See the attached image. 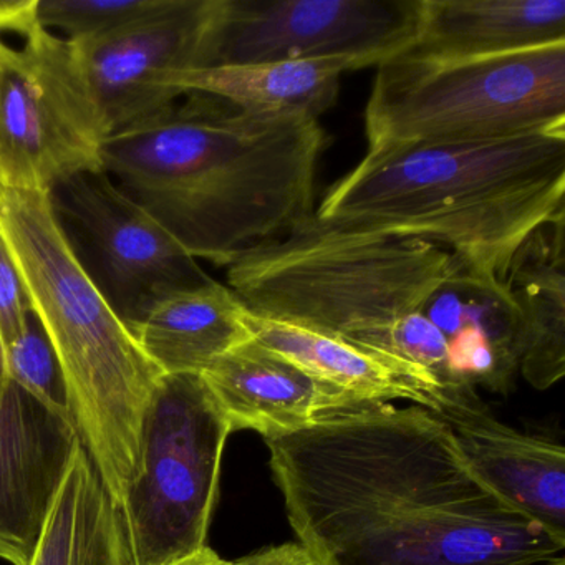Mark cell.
<instances>
[{"label":"cell","mask_w":565,"mask_h":565,"mask_svg":"<svg viewBox=\"0 0 565 565\" xmlns=\"http://www.w3.org/2000/svg\"><path fill=\"white\" fill-rule=\"evenodd\" d=\"M436 416L472 475L505 504L565 545V449L499 422L475 386L443 388Z\"/></svg>","instance_id":"7c38bea8"},{"label":"cell","mask_w":565,"mask_h":565,"mask_svg":"<svg viewBox=\"0 0 565 565\" xmlns=\"http://www.w3.org/2000/svg\"><path fill=\"white\" fill-rule=\"evenodd\" d=\"M0 35V184L45 191L102 170L107 131L67 39L35 25Z\"/></svg>","instance_id":"ba28073f"},{"label":"cell","mask_w":565,"mask_h":565,"mask_svg":"<svg viewBox=\"0 0 565 565\" xmlns=\"http://www.w3.org/2000/svg\"><path fill=\"white\" fill-rule=\"evenodd\" d=\"M4 365L9 380L38 396L52 412L75 423L61 362L34 312L29 313L24 332L4 347Z\"/></svg>","instance_id":"7402d4cb"},{"label":"cell","mask_w":565,"mask_h":565,"mask_svg":"<svg viewBox=\"0 0 565 565\" xmlns=\"http://www.w3.org/2000/svg\"><path fill=\"white\" fill-rule=\"evenodd\" d=\"M29 565H134L120 509L82 441Z\"/></svg>","instance_id":"44dd1931"},{"label":"cell","mask_w":565,"mask_h":565,"mask_svg":"<svg viewBox=\"0 0 565 565\" xmlns=\"http://www.w3.org/2000/svg\"><path fill=\"white\" fill-rule=\"evenodd\" d=\"M565 128L469 143L369 150L320 201L317 220L418 237L505 282L519 247L564 213Z\"/></svg>","instance_id":"3957f363"},{"label":"cell","mask_w":565,"mask_h":565,"mask_svg":"<svg viewBox=\"0 0 565 565\" xmlns=\"http://www.w3.org/2000/svg\"><path fill=\"white\" fill-rule=\"evenodd\" d=\"M246 316L233 290L213 280L161 300L131 333L163 375H201L214 360L253 339Z\"/></svg>","instance_id":"d6986e66"},{"label":"cell","mask_w":565,"mask_h":565,"mask_svg":"<svg viewBox=\"0 0 565 565\" xmlns=\"http://www.w3.org/2000/svg\"><path fill=\"white\" fill-rule=\"evenodd\" d=\"M422 312L448 342L452 386L511 392L521 360L522 319L508 284L478 276L456 260Z\"/></svg>","instance_id":"9a60e30c"},{"label":"cell","mask_w":565,"mask_h":565,"mask_svg":"<svg viewBox=\"0 0 565 565\" xmlns=\"http://www.w3.org/2000/svg\"><path fill=\"white\" fill-rule=\"evenodd\" d=\"M201 376L226 415L231 431L254 429L264 438L366 405L254 339L214 360Z\"/></svg>","instance_id":"5bb4252c"},{"label":"cell","mask_w":565,"mask_h":565,"mask_svg":"<svg viewBox=\"0 0 565 565\" xmlns=\"http://www.w3.org/2000/svg\"><path fill=\"white\" fill-rule=\"evenodd\" d=\"M565 211L519 247L508 284L522 319L519 372L535 390L565 375Z\"/></svg>","instance_id":"ac0fdd59"},{"label":"cell","mask_w":565,"mask_h":565,"mask_svg":"<svg viewBox=\"0 0 565 565\" xmlns=\"http://www.w3.org/2000/svg\"><path fill=\"white\" fill-rule=\"evenodd\" d=\"M326 143L317 118L186 94L110 135L102 170L190 256L226 267L313 213Z\"/></svg>","instance_id":"7a4b0ae2"},{"label":"cell","mask_w":565,"mask_h":565,"mask_svg":"<svg viewBox=\"0 0 565 565\" xmlns=\"http://www.w3.org/2000/svg\"><path fill=\"white\" fill-rule=\"evenodd\" d=\"M0 233L57 353L82 445L121 509L140 476L141 425L163 373L78 263L49 193L0 184Z\"/></svg>","instance_id":"277c9868"},{"label":"cell","mask_w":565,"mask_h":565,"mask_svg":"<svg viewBox=\"0 0 565 565\" xmlns=\"http://www.w3.org/2000/svg\"><path fill=\"white\" fill-rule=\"evenodd\" d=\"M49 198L78 263L130 332L161 300L213 282L104 170L65 178Z\"/></svg>","instance_id":"9c48e42d"},{"label":"cell","mask_w":565,"mask_h":565,"mask_svg":"<svg viewBox=\"0 0 565 565\" xmlns=\"http://www.w3.org/2000/svg\"><path fill=\"white\" fill-rule=\"evenodd\" d=\"M455 266L439 244L347 230L312 213L237 256L226 279L254 316L380 350L388 330L422 312Z\"/></svg>","instance_id":"5b68a950"},{"label":"cell","mask_w":565,"mask_h":565,"mask_svg":"<svg viewBox=\"0 0 565 565\" xmlns=\"http://www.w3.org/2000/svg\"><path fill=\"white\" fill-rule=\"evenodd\" d=\"M230 422L200 373L163 375L141 425V469L120 514L134 565L207 547Z\"/></svg>","instance_id":"52a82bcc"},{"label":"cell","mask_w":565,"mask_h":565,"mask_svg":"<svg viewBox=\"0 0 565 565\" xmlns=\"http://www.w3.org/2000/svg\"><path fill=\"white\" fill-rule=\"evenodd\" d=\"M370 67L353 57L276 64L230 65L181 72L168 82L186 94H204L254 115H307L319 120L339 97L347 72Z\"/></svg>","instance_id":"ffe728a7"},{"label":"cell","mask_w":565,"mask_h":565,"mask_svg":"<svg viewBox=\"0 0 565 565\" xmlns=\"http://www.w3.org/2000/svg\"><path fill=\"white\" fill-rule=\"evenodd\" d=\"M224 558H221L213 548L204 547L203 551L190 555V557L181 558V561L170 562L164 565H227Z\"/></svg>","instance_id":"484cf974"},{"label":"cell","mask_w":565,"mask_h":565,"mask_svg":"<svg viewBox=\"0 0 565 565\" xmlns=\"http://www.w3.org/2000/svg\"><path fill=\"white\" fill-rule=\"evenodd\" d=\"M230 565H316L297 542L260 548L246 557L230 561Z\"/></svg>","instance_id":"d4e9b609"},{"label":"cell","mask_w":565,"mask_h":565,"mask_svg":"<svg viewBox=\"0 0 565 565\" xmlns=\"http://www.w3.org/2000/svg\"><path fill=\"white\" fill-rule=\"evenodd\" d=\"M297 544L316 565H548L537 522L466 465L423 406L366 403L264 438Z\"/></svg>","instance_id":"6da1fadb"},{"label":"cell","mask_w":565,"mask_h":565,"mask_svg":"<svg viewBox=\"0 0 565 565\" xmlns=\"http://www.w3.org/2000/svg\"><path fill=\"white\" fill-rule=\"evenodd\" d=\"M246 323L254 340L360 402L406 399L429 412H435L441 402L443 386L438 380L408 360L290 323L264 319L249 310Z\"/></svg>","instance_id":"e0dca14e"},{"label":"cell","mask_w":565,"mask_h":565,"mask_svg":"<svg viewBox=\"0 0 565 565\" xmlns=\"http://www.w3.org/2000/svg\"><path fill=\"white\" fill-rule=\"evenodd\" d=\"M422 0H217L203 67L353 57L379 67L418 31Z\"/></svg>","instance_id":"30bf717a"},{"label":"cell","mask_w":565,"mask_h":565,"mask_svg":"<svg viewBox=\"0 0 565 565\" xmlns=\"http://www.w3.org/2000/svg\"><path fill=\"white\" fill-rule=\"evenodd\" d=\"M31 299L14 256L0 233V340L2 349L24 332Z\"/></svg>","instance_id":"cb8c5ba5"},{"label":"cell","mask_w":565,"mask_h":565,"mask_svg":"<svg viewBox=\"0 0 565 565\" xmlns=\"http://www.w3.org/2000/svg\"><path fill=\"white\" fill-rule=\"evenodd\" d=\"M163 0H38L41 28L82 41L114 31L160 8Z\"/></svg>","instance_id":"603a6c76"},{"label":"cell","mask_w":565,"mask_h":565,"mask_svg":"<svg viewBox=\"0 0 565 565\" xmlns=\"http://www.w3.org/2000/svg\"><path fill=\"white\" fill-rule=\"evenodd\" d=\"M227 565H230V562H227Z\"/></svg>","instance_id":"83f0119b"},{"label":"cell","mask_w":565,"mask_h":565,"mask_svg":"<svg viewBox=\"0 0 565 565\" xmlns=\"http://www.w3.org/2000/svg\"><path fill=\"white\" fill-rule=\"evenodd\" d=\"M565 128V42L472 61L396 57L376 67L369 150L469 143Z\"/></svg>","instance_id":"8992f818"},{"label":"cell","mask_w":565,"mask_h":565,"mask_svg":"<svg viewBox=\"0 0 565 565\" xmlns=\"http://www.w3.org/2000/svg\"><path fill=\"white\" fill-rule=\"evenodd\" d=\"M217 0H163L114 31L68 41L107 138L173 107V75L203 67Z\"/></svg>","instance_id":"8fae6325"},{"label":"cell","mask_w":565,"mask_h":565,"mask_svg":"<svg viewBox=\"0 0 565 565\" xmlns=\"http://www.w3.org/2000/svg\"><path fill=\"white\" fill-rule=\"evenodd\" d=\"M9 382L8 375H6L4 365V349H2V340H0V386H4Z\"/></svg>","instance_id":"4316f807"},{"label":"cell","mask_w":565,"mask_h":565,"mask_svg":"<svg viewBox=\"0 0 565 565\" xmlns=\"http://www.w3.org/2000/svg\"><path fill=\"white\" fill-rule=\"evenodd\" d=\"M557 42H565V0H422L418 31L398 55L472 61Z\"/></svg>","instance_id":"2e32d148"},{"label":"cell","mask_w":565,"mask_h":565,"mask_svg":"<svg viewBox=\"0 0 565 565\" xmlns=\"http://www.w3.org/2000/svg\"><path fill=\"white\" fill-rule=\"evenodd\" d=\"M78 443L74 422L12 380L0 386V558L29 565Z\"/></svg>","instance_id":"4fadbf2b"}]
</instances>
